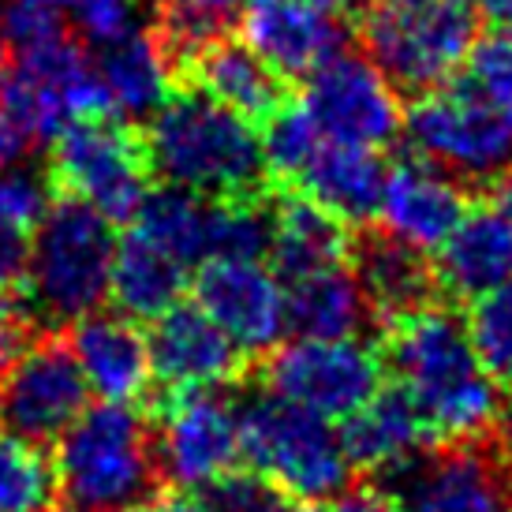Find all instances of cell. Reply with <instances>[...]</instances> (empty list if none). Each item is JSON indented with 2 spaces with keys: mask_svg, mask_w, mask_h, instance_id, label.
Listing matches in <instances>:
<instances>
[{
  "mask_svg": "<svg viewBox=\"0 0 512 512\" xmlns=\"http://www.w3.org/2000/svg\"><path fill=\"white\" fill-rule=\"evenodd\" d=\"M389 329V367L427 438L449 445L483 438L498 419L501 397L498 382L471 348L464 322L453 311L427 303Z\"/></svg>",
  "mask_w": 512,
  "mask_h": 512,
  "instance_id": "cell-1",
  "label": "cell"
},
{
  "mask_svg": "<svg viewBox=\"0 0 512 512\" xmlns=\"http://www.w3.org/2000/svg\"><path fill=\"white\" fill-rule=\"evenodd\" d=\"M57 512H124L165 483L154 419L139 404H94L57 438Z\"/></svg>",
  "mask_w": 512,
  "mask_h": 512,
  "instance_id": "cell-2",
  "label": "cell"
},
{
  "mask_svg": "<svg viewBox=\"0 0 512 512\" xmlns=\"http://www.w3.org/2000/svg\"><path fill=\"white\" fill-rule=\"evenodd\" d=\"M146 165L165 184L202 199H247L262 184V139L251 120L206 98L180 90L150 116Z\"/></svg>",
  "mask_w": 512,
  "mask_h": 512,
  "instance_id": "cell-3",
  "label": "cell"
},
{
  "mask_svg": "<svg viewBox=\"0 0 512 512\" xmlns=\"http://www.w3.org/2000/svg\"><path fill=\"white\" fill-rule=\"evenodd\" d=\"M116 236L113 221L79 199H53L30 240L23 303L42 333H60L101 307L109 296Z\"/></svg>",
  "mask_w": 512,
  "mask_h": 512,
  "instance_id": "cell-4",
  "label": "cell"
},
{
  "mask_svg": "<svg viewBox=\"0 0 512 512\" xmlns=\"http://www.w3.org/2000/svg\"><path fill=\"white\" fill-rule=\"evenodd\" d=\"M240 441L243 460L277 494L296 501L333 498L352 475V460L329 419L303 412L273 393L240 404Z\"/></svg>",
  "mask_w": 512,
  "mask_h": 512,
  "instance_id": "cell-5",
  "label": "cell"
},
{
  "mask_svg": "<svg viewBox=\"0 0 512 512\" xmlns=\"http://www.w3.org/2000/svg\"><path fill=\"white\" fill-rule=\"evenodd\" d=\"M367 57L393 86L438 90L475 45V15L464 0H374L363 15Z\"/></svg>",
  "mask_w": 512,
  "mask_h": 512,
  "instance_id": "cell-6",
  "label": "cell"
},
{
  "mask_svg": "<svg viewBox=\"0 0 512 512\" xmlns=\"http://www.w3.org/2000/svg\"><path fill=\"white\" fill-rule=\"evenodd\" d=\"M400 131L415 154L456 180H498L512 165V109L486 101L471 86L427 90Z\"/></svg>",
  "mask_w": 512,
  "mask_h": 512,
  "instance_id": "cell-7",
  "label": "cell"
},
{
  "mask_svg": "<svg viewBox=\"0 0 512 512\" xmlns=\"http://www.w3.org/2000/svg\"><path fill=\"white\" fill-rule=\"evenodd\" d=\"M53 184L64 187L72 199L94 206L109 221H131L146 199L143 143L131 135L128 124L86 116L75 120L53 139Z\"/></svg>",
  "mask_w": 512,
  "mask_h": 512,
  "instance_id": "cell-8",
  "label": "cell"
},
{
  "mask_svg": "<svg viewBox=\"0 0 512 512\" xmlns=\"http://www.w3.org/2000/svg\"><path fill=\"white\" fill-rule=\"evenodd\" d=\"M266 393L322 419H348L382 389V363L356 337H299L266 363Z\"/></svg>",
  "mask_w": 512,
  "mask_h": 512,
  "instance_id": "cell-9",
  "label": "cell"
},
{
  "mask_svg": "<svg viewBox=\"0 0 512 512\" xmlns=\"http://www.w3.org/2000/svg\"><path fill=\"white\" fill-rule=\"evenodd\" d=\"M303 113L322 131V139L370 146V150L393 143L404 128L393 79L367 53H348V49L329 53L314 72H307Z\"/></svg>",
  "mask_w": 512,
  "mask_h": 512,
  "instance_id": "cell-10",
  "label": "cell"
},
{
  "mask_svg": "<svg viewBox=\"0 0 512 512\" xmlns=\"http://www.w3.org/2000/svg\"><path fill=\"white\" fill-rule=\"evenodd\" d=\"M0 98L23 120L34 143L57 139L75 120L109 113L98 64L68 38L23 49L12 72H4Z\"/></svg>",
  "mask_w": 512,
  "mask_h": 512,
  "instance_id": "cell-11",
  "label": "cell"
},
{
  "mask_svg": "<svg viewBox=\"0 0 512 512\" xmlns=\"http://www.w3.org/2000/svg\"><path fill=\"white\" fill-rule=\"evenodd\" d=\"M154 434L165 483L184 490H199L236 471L243 456L240 404L217 389L161 393Z\"/></svg>",
  "mask_w": 512,
  "mask_h": 512,
  "instance_id": "cell-12",
  "label": "cell"
},
{
  "mask_svg": "<svg viewBox=\"0 0 512 512\" xmlns=\"http://www.w3.org/2000/svg\"><path fill=\"white\" fill-rule=\"evenodd\" d=\"M86 385L72 344L42 333L0 378V430L34 445L57 441L86 412Z\"/></svg>",
  "mask_w": 512,
  "mask_h": 512,
  "instance_id": "cell-13",
  "label": "cell"
},
{
  "mask_svg": "<svg viewBox=\"0 0 512 512\" xmlns=\"http://www.w3.org/2000/svg\"><path fill=\"white\" fill-rule=\"evenodd\" d=\"M404 512H509V479L494 456L456 441L445 453H415L385 471Z\"/></svg>",
  "mask_w": 512,
  "mask_h": 512,
  "instance_id": "cell-14",
  "label": "cell"
},
{
  "mask_svg": "<svg viewBox=\"0 0 512 512\" xmlns=\"http://www.w3.org/2000/svg\"><path fill=\"white\" fill-rule=\"evenodd\" d=\"M195 299L243 356L270 352L288 329L285 281L266 270L258 258L202 262Z\"/></svg>",
  "mask_w": 512,
  "mask_h": 512,
  "instance_id": "cell-15",
  "label": "cell"
},
{
  "mask_svg": "<svg viewBox=\"0 0 512 512\" xmlns=\"http://www.w3.org/2000/svg\"><path fill=\"white\" fill-rule=\"evenodd\" d=\"M146 348L161 393L232 385L247 359L199 303H172L165 314H157Z\"/></svg>",
  "mask_w": 512,
  "mask_h": 512,
  "instance_id": "cell-16",
  "label": "cell"
},
{
  "mask_svg": "<svg viewBox=\"0 0 512 512\" xmlns=\"http://www.w3.org/2000/svg\"><path fill=\"white\" fill-rule=\"evenodd\" d=\"M468 214V199L456 176L430 161H404L385 169L378 214L385 236L408 243L415 251H438L449 232Z\"/></svg>",
  "mask_w": 512,
  "mask_h": 512,
  "instance_id": "cell-17",
  "label": "cell"
},
{
  "mask_svg": "<svg viewBox=\"0 0 512 512\" xmlns=\"http://www.w3.org/2000/svg\"><path fill=\"white\" fill-rule=\"evenodd\" d=\"M341 19L314 0H247L243 42L277 75L314 72L329 53L341 49Z\"/></svg>",
  "mask_w": 512,
  "mask_h": 512,
  "instance_id": "cell-18",
  "label": "cell"
},
{
  "mask_svg": "<svg viewBox=\"0 0 512 512\" xmlns=\"http://www.w3.org/2000/svg\"><path fill=\"white\" fill-rule=\"evenodd\" d=\"M72 352L79 359L86 385L101 400L113 404H139L146 385L154 378L150 348L128 314H86L72 322Z\"/></svg>",
  "mask_w": 512,
  "mask_h": 512,
  "instance_id": "cell-19",
  "label": "cell"
},
{
  "mask_svg": "<svg viewBox=\"0 0 512 512\" xmlns=\"http://www.w3.org/2000/svg\"><path fill=\"white\" fill-rule=\"evenodd\" d=\"M441 285L460 299H475L512 281V210L490 199L479 210H468L449 240L438 247Z\"/></svg>",
  "mask_w": 512,
  "mask_h": 512,
  "instance_id": "cell-20",
  "label": "cell"
},
{
  "mask_svg": "<svg viewBox=\"0 0 512 512\" xmlns=\"http://www.w3.org/2000/svg\"><path fill=\"white\" fill-rule=\"evenodd\" d=\"M303 195L318 202L326 214L337 221H370L378 214V199H382L385 165L378 150L356 143H333L322 139L307 157L303 172L296 176Z\"/></svg>",
  "mask_w": 512,
  "mask_h": 512,
  "instance_id": "cell-21",
  "label": "cell"
},
{
  "mask_svg": "<svg viewBox=\"0 0 512 512\" xmlns=\"http://www.w3.org/2000/svg\"><path fill=\"white\" fill-rule=\"evenodd\" d=\"M187 68H191L206 98L221 101L225 109L247 116V120H266L285 101L281 75L273 72L247 42H228L225 34L206 49H199L187 60Z\"/></svg>",
  "mask_w": 512,
  "mask_h": 512,
  "instance_id": "cell-22",
  "label": "cell"
},
{
  "mask_svg": "<svg viewBox=\"0 0 512 512\" xmlns=\"http://www.w3.org/2000/svg\"><path fill=\"white\" fill-rule=\"evenodd\" d=\"M98 79L109 109L128 120L154 116L172 94V57L157 34L135 30L113 45H101Z\"/></svg>",
  "mask_w": 512,
  "mask_h": 512,
  "instance_id": "cell-23",
  "label": "cell"
},
{
  "mask_svg": "<svg viewBox=\"0 0 512 512\" xmlns=\"http://www.w3.org/2000/svg\"><path fill=\"white\" fill-rule=\"evenodd\" d=\"M288 329L299 337H356L367 326L370 303L359 277L344 262L299 273L285 285Z\"/></svg>",
  "mask_w": 512,
  "mask_h": 512,
  "instance_id": "cell-24",
  "label": "cell"
},
{
  "mask_svg": "<svg viewBox=\"0 0 512 512\" xmlns=\"http://www.w3.org/2000/svg\"><path fill=\"white\" fill-rule=\"evenodd\" d=\"M344 453L352 460V468L367 471H393L408 456L419 453V445L427 441V430L419 423L408 397L393 389H378L374 397L344 419L341 430Z\"/></svg>",
  "mask_w": 512,
  "mask_h": 512,
  "instance_id": "cell-25",
  "label": "cell"
},
{
  "mask_svg": "<svg viewBox=\"0 0 512 512\" xmlns=\"http://www.w3.org/2000/svg\"><path fill=\"white\" fill-rule=\"evenodd\" d=\"M187 285V266L143 232L131 228V236L116 240L113 277H109V296L116 299V311L128 318L154 322L172 303H180V292Z\"/></svg>",
  "mask_w": 512,
  "mask_h": 512,
  "instance_id": "cell-26",
  "label": "cell"
},
{
  "mask_svg": "<svg viewBox=\"0 0 512 512\" xmlns=\"http://www.w3.org/2000/svg\"><path fill=\"white\" fill-rule=\"evenodd\" d=\"M359 285L367 292L370 311L382 322H400L408 314L423 311L434 296L438 277L423 262V251H415L408 243L393 240H367L359 247Z\"/></svg>",
  "mask_w": 512,
  "mask_h": 512,
  "instance_id": "cell-27",
  "label": "cell"
},
{
  "mask_svg": "<svg viewBox=\"0 0 512 512\" xmlns=\"http://www.w3.org/2000/svg\"><path fill=\"white\" fill-rule=\"evenodd\" d=\"M270 255L285 281L318 270V266H329V262H344V255H348L344 221L326 214L307 195L281 199V206L273 210Z\"/></svg>",
  "mask_w": 512,
  "mask_h": 512,
  "instance_id": "cell-28",
  "label": "cell"
},
{
  "mask_svg": "<svg viewBox=\"0 0 512 512\" xmlns=\"http://www.w3.org/2000/svg\"><path fill=\"white\" fill-rule=\"evenodd\" d=\"M135 232H143L146 240L165 247L184 266L206 262L210 258V225H214V199L191 195L184 187H157L146 191L139 214L131 217Z\"/></svg>",
  "mask_w": 512,
  "mask_h": 512,
  "instance_id": "cell-29",
  "label": "cell"
},
{
  "mask_svg": "<svg viewBox=\"0 0 512 512\" xmlns=\"http://www.w3.org/2000/svg\"><path fill=\"white\" fill-rule=\"evenodd\" d=\"M57 475L45 449L0 430V512H49Z\"/></svg>",
  "mask_w": 512,
  "mask_h": 512,
  "instance_id": "cell-30",
  "label": "cell"
},
{
  "mask_svg": "<svg viewBox=\"0 0 512 512\" xmlns=\"http://www.w3.org/2000/svg\"><path fill=\"white\" fill-rule=\"evenodd\" d=\"M468 341L494 382H512V281L471 299Z\"/></svg>",
  "mask_w": 512,
  "mask_h": 512,
  "instance_id": "cell-31",
  "label": "cell"
},
{
  "mask_svg": "<svg viewBox=\"0 0 512 512\" xmlns=\"http://www.w3.org/2000/svg\"><path fill=\"white\" fill-rule=\"evenodd\" d=\"M273 214L247 199H214L210 225V258H258L270 255ZM206 258V262H210Z\"/></svg>",
  "mask_w": 512,
  "mask_h": 512,
  "instance_id": "cell-32",
  "label": "cell"
},
{
  "mask_svg": "<svg viewBox=\"0 0 512 512\" xmlns=\"http://www.w3.org/2000/svg\"><path fill=\"white\" fill-rule=\"evenodd\" d=\"M266 135H262V161L273 176L292 180L303 172L307 157L314 154V146L322 143V131L311 124V116L299 109H277L273 116H266Z\"/></svg>",
  "mask_w": 512,
  "mask_h": 512,
  "instance_id": "cell-33",
  "label": "cell"
},
{
  "mask_svg": "<svg viewBox=\"0 0 512 512\" xmlns=\"http://www.w3.org/2000/svg\"><path fill=\"white\" fill-rule=\"evenodd\" d=\"M64 23H72L90 45H113L128 38L143 23L139 0H53Z\"/></svg>",
  "mask_w": 512,
  "mask_h": 512,
  "instance_id": "cell-34",
  "label": "cell"
},
{
  "mask_svg": "<svg viewBox=\"0 0 512 512\" xmlns=\"http://www.w3.org/2000/svg\"><path fill=\"white\" fill-rule=\"evenodd\" d=\"M464 68H468V86L475 94L512 109V27L475 38Z\"/></svg>",
  "mask_w": 512,
  "mask_h": 512,
  "instance_id": "cell-35",
  "label": "cell"
},
{
  "mask_svg": "<svg viewBox=\"0 0 512 512\" xmlns=\"http://www.w3.org/2000/svg\"><path fill=\"white\" fill-rule=\"evenodd\" d=\"M53 206V180L27 165L0 169V217H8L19 228H38Z\"/></svg>",
  "mask_w": 512,
  "mask_h": 512,
  "instance_id": "cell-36",
  "label": "cell"
},
{
  "mask_svg": "<svg viewBox=\"0 0 512 512\" xmlns=\"http://www.w3.org/2000/svg\"><path fill=\"white\" fill-rule=\"evenodd\" d=\"M206 512H281V494L273 490L262 475H240V471H228L214 483H206L195 490Z\"/></svg>",
  "mask_w": 512,
  "mask_h": 512,
  "instance_id": "cell-37",
  "label": "cell"
},
{
  "mask_svg": "<svg viewBox=\"0 0 512 512\" xmlns=\"http://www.w3.org/2000/svg\"><path fill=\"white\" fill-rule=\"evenodd\" d=\"M0 34L23 53L64 38V15L53 0H0Z\"/></svg>",
  "mask_w": 512,
  "mask_h": 512,
  "instance_id": "cell-38",
  "label": "cell"
},
{
  "mask_svg": "<svg viewBox=\"0 0 512 512\" xmlns=\"http://www.w3.org/2000/svg\"><path fill=\"white\" fill-rule=\"evenodd\" d=\"M38 337H42V329L30 318L27 307L8 296H0V378L8 374V367H12L15 359L23 356Z\"/></svg>",
  "mask_w": 512,
  "mask_h": 512,
  "instance_id": "cell-39",
  "label": "cell"
},
{
  "mask_svg": "<svg viewBox=\"0 0 512 512\" xmlns=\"http://www.w3.org/2000/svg\"><path fill=\"white\" fill-rule=\"evenodd\" d=\"M30 270V240L27 228L12 225L8 217H0V296L23 292Z\"/></svg>",
  "mask_w": 512,
  "mask_h": 512,
  "instance_id": "cell-40",
  "label": "cell"
},
{
  "mask_svg": "<svg viewBox=\"0 0 512 512\" xmlns=\"http://www.w3.org/2000/svg\"><path fill=\"white\" fill-rule=\"evenodd\" d=\"M34 146V135L23 128V120L8 109V101L0 98V169H8V165H19L27 150Z\"/></svg>",
  "mask_w": 512,
  "mask_h": 512,
  "instance_id": "cell-41",
  "label": "cell"
},
{
  "mask_svg": "<svg viewBox=\"0 0 512 512\" xmlns=\"http://www.w3.org/2000/svg\"><path fill=\"white\" fill-rule=\"evenodd\" d=\"M333 512H404L397 505V498L382 490V486H359V490H348Z\"/></svg>",
  "mask_w": 512,
  "mask_h": 512,
  "instance_id": "cell-42",
  "label": "cell"
},
{
  "mask_svg": "<svg viewBox=\"0 0 512 512\" xmlns=\"http://www.w3.org/2000/svg\"><path fill=\"white\" fill-rule=\"evenodd\" d=\"M498 449H501V460L512 468V393H509V400L498 408Z\"/></svg>",
  "mask_w": 512,
  "mask_h": 512,
  "instance_id": "cell-43",
  "label": "cell"
},
{
  "mask_svg": "<svg viewBox=\"0 0 512 512\" xmlns=\"http://www.w3.org/2000/svg\"><path fill=\"white\" fill-rule=\"evenodd\" d=\"M471 12L490 15L498 27H512V0H464Z\"/></svg>",
  "mask_w": 512,
  "mask_h": 512,
  "instance_id": "cell-44",
  "label": "cell"
},
{
  "mask_svg": "<svg viewBox=\"0 0 512 512\" xmlns=\"http://www.w3.org/2000/svg\"><path fill=\"white\" fill-rule=\"evenodd\" d=\"M154 512H206L195 498H187V494H169V498L157 501Z\"/></svg>",
  "mask_w": 512,
  "mask_h": 512,
  "instance_id": "cell-45",
  "label": "cell"
},
{
  "mask_svg": "<svg viewBox=\"0 0 512 512\" xmlns=\"http://www.w3.org/2000/svg\"><path fill=\"white\" fill-rule=\"evenodd\" d=\"M202 8H210V12H217V15H225L228 19V12H236L240 4H247V0H199Z\"/></svg>",
  "mask_w": 512,
  "mask_h": 512,
  "instance_id": "cell-46",
  "label": "cell"
},
{
  "mask_svg": "<svg viewBox=\"0 0 512 512\" xmlns=\"http://www.w3.org/2000/svg\"><path fill=\"white\" fill-rule=\"evenodd\" d=\"M281 512H326V509H318V501H299V505H292V509H281Z\"/></svg>",
  "mask_w": 512,
  "mask_h": 512,
  "instance_id": "cell-47",
  "label": "cell"
},
{
  "mask_svg": "<svg viewBox=\"0 0 512 512\" xmlns=\"http://www.w3.org/2000/svg\"><path fill=\"white\" fill-rule=\"evenodd\" d=\"M314 4H322V8H333V12H337V8H344V4H352V0H314Z\"/></svg>",
  "mask_w": 512,
  "mask_h": 512,
  "instance_id": "cell-48",
  "label": "cell"
},
{
  "mask_svg": "<svg viewBox=\"0 0 512 512\" xmlns=\"http://www.w3.org/2000/svg\"><path fill=\"white\" fill-rule=\"evenodd\" d=\"M124 512H154L150 505H139V509H124Z\"/></svg>",
  "mask_w": 512,
  "mask_h": 512,
  "instance_id": "cell-49",
  "label": "cell"
},
{
  "mask_svg": "<svg viewBox=\"0 0 512 512\" xmlns=\"http://www.w3.org/2000/svg\"><path fill=\"white\" fill-rule=\"evenodd\" d=\"M0 86H4V68H0Z\"/></svg>",
  "mask_w": 512,
  "mask_h": 512,
  "instance_id": "cell-50",
  "label": "cell"
},
{
  "mask_svg": "<svg viewBox=\"0 0 512 512\" xmlns=\"http://www.w3.org/2000/svg\"><path fill=\"white\" fill-rule=\"evenodd\" d=\"M509 512H512V501H509Z\"/></svg>",
  "mask_w": 512,
  "mask_h": 512,
  "instance_id": "cell-51",
  "label": "cell"
}]
</instances>
